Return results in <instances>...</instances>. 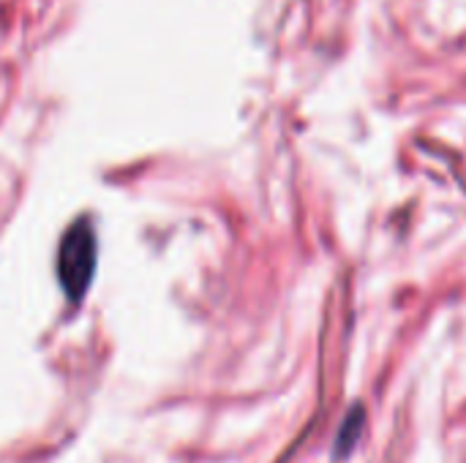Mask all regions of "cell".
<instances>
[{
    "label": "cell",
    "mask_w": 466,
    "mask_h": 463,
    "mask_svg": "<svg viewBox=\"0 0 466 463\" xmlns=\"http://www.w3.org/2000/svg\"><path fill=\"white\" fill-rule=\"evenodd\" d=\"M96 262H98L96 226L90 218H76L66 229L60 240V251H57V278L71 303H79L85 292L90 289Z\"/></svg>",
    "instance_id": "6da1fadb"
},
{
    "label": "cell",
    "mask_w": 466,
    "mask_h": 463,
    "mask_svg": "<svg viewBox=\"0 0 466 463\" xmlns=\"http://www.w3.org/2000/svg\"><path fill=\"white\" fill-rule=\"evenodd\" d=\"M360 426H363V412H360V415L352 412V415L347 418V423H344V431L339 434V448H341V453H347V450L355 445V439L360 437Z\"/></svg>",
    "instance_id": "7a4b0ae2"
}]
</instances>
